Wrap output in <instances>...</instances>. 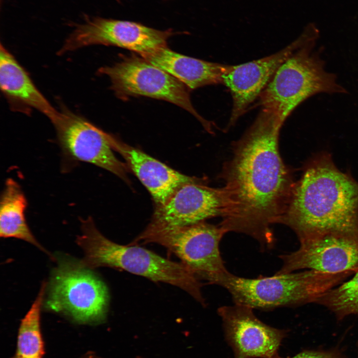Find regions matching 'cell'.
Listing matches in <instances>:
<instances>
[{
    "instance_id": "cell-1",
    "label": "cell",
    "mask_w": 358,
    "mask_h": 358,
    "mask_svg": "<svg viewBox=\"0 0 358 358\" xmlns=\"http://www.w3.org/2000/svg\"><path fill=\"white\" fill-rule=\"evenodd\" d=\"M282 125L262 109L234 144L221 174L225 205L219 225L225 233L251 236L263 249L274 245L271 226L284 213L295 183L279 153Z\"/></svg>"
},
{
    "instance_id": "cell-2",
    "label": "cell",
    "mask_w": 358,
    "mask_h": 358,
    "mask_svg": "<svg viewBox=\"0 0 358 358\" xmlns=\"http://www.w3.org/2000/svg\"><path fill=\"white\" fill-rule=\"evenodd\" d=\"M279 224L299 241L331 232L358 231V182L335 165L330 154L315 156L294 183Z\"/></svg>"
},
{
    "instance_id": "cell-3",
    "label": "cell",
    "mask_w": 358,
    "mask_h": 358,
    "mask_svg": "<svg viewBox=\"0 0 358 358\" xmlns=\"http://www.w3.org/2000/svg\"><path fill=\"white\" fill-rule=\"evenodd\" d=\"M77 243L83 249L82 262L90 268L106 267L144 276L154 282L177 286L202 305L205 301L202 284L182 264L164 258L137 245H122L110 241L97 229L91 217L81 219Z\"/></svg>"
},
{
    "instance_id": "cell-4",
    "label": "cell",
    "mask_w": 358,
    "mask_h": 358,
    "mask_svg": "<svg viewBox=\"0 0 358 358\" xmlns=\"http://www.w3.org/2000/svg\"><path fill=\"white\" fill-rule=\"evenodd\" d=\"M303 34L301 44L279 67L258 99L262 109L272 113L282 124L309 97L320 92H347L312 52L318 37L316 28L310 25Z\"/></svg>"
},
{
    "instance_id": "cell-5",
    "label": "cell",
    "mask_w": 358,
    "mask_h": 358,
    "mask_svg": "<svg viewBox=\"0 0 358 358\" xmlns=\"http://www.w3.org/2000/svg\"><path fill=\"white\" fill-rule=\"evenodd\" d=\"M354 273L304 270L252 278L238 276L228 271L216 284L228 290L234 303L253 309L269 310L314 303Z\"/></svg>"
},
{
    "instance_id": "cell-6",
    "label": "cell",
    "mask_w": 358,
    "mask_h": 358,
    "mask_svg": "<svg viewBox=\"0 0 358 358\" xmlns=\"http://www.w3.org/2000/svg\"><path fill=\"white\" fill-rule=\"evenodd\" d=\"M226 233L218 225L205 221L185 226H163L150 223L130 245L156 243L178 257L196 278L215 284L227 273L220 242Z\"/></svg>"
},
{
    "instance_id": "cell-7",
    "label": "cell",
    "mask_w": 358,
    "mask_h": 358,
    "mask_svg": "<svg viewBox=\"0 0 358 358\" xmlns=\"http://www.w3.org/2000/svg\"><path fill=\"white\" fill-rule=\"evenodd\" d=\"M82 262L59 260L48 286L45 306L82 323L105 319L109 302L107 288Z\"/></svg>"
},
{
    "instance_id": "cell-8",
    "label": "cell",
    "mask_w": 358,
    "mask_h": 358,
    "mask_svg": "<svg viewBox=\"0 0 358 358\" xmlns=\"http://www.w3.org/2000/svg\"><path fill=\"white\" fill-rule=\"evenodd\" d=\"M98 73L109 78L111 89L119 98L144 96L169 101L190 112L212 132V124L194 109L186 86L141 56H124L113 65L100 68Z\"/></svg>"
},
{
    "instance_id": "cell-9",
    "label": "cell",
    "mask_w": 358,
    "mask_h": 358,
    "mask_svg": "<svg viewBox=\"0 0 358 358\" xmlns=\"http://www.w3.org/2000/svg\"><path fill=\"white\" fill-rule=\"evenodd\" d=\"M175 34L128 20L86 16L83 23L76 24L60 50V53L93 45L114 46L129 50L141 57L167 46Z\"/></svg>"
},
{
    "instance_id": "cell-10",
    "label": "cell",
    "mask_w": 358,
    "mask_h": 358,
    "mask_svg": "<svg viewBox=\"0 0 358 358\" xmlns=\"http://www.w3.org/2000/svg\"><path fill=\"white\" fill-rule=\"evenodd\" d=\"M52 123L64 157L94 165L129 182V169L114 154L110 134L65 108Z\"/></svg>"
},
{
    "instance_id": "cell-11",
    "label": "cell",
    "mask_w": 358,
    "mask_h": 358,
    "mask_svg": "<svg viewBox=\"0 0 358 358\" xmlns=\"http://www.w3.org/2000/svg\"><path fill=\"white\" fill-rule=\"evenodd\" d=\"M299 248L280 255L276 273L313 270L329 273L358 270V231L331 232L299 241Z\"/></svg>"
},
{
    "instance_id": "cell-12",
    "label": "cell",
    "mask_w": 358,
    "mask_h": 358,
    "mask_svg": "<svg viewBox=\"0 0 358 358\" xmlns=\"http://www.w3.org/2000/svg\"><path fill=\"white\" fill-rule=\"evenodd\" d=\"M253 310L236 303L218 308L226 340L235 358H275L287 331L264 323Z\"/></svg>"
},
{
    "instance_id": "cell-13",
    "label": "cell",
    "mask_w": 358,
    "mask_h": 358,
    "mask_svg": "<svg viewBox=\"0 0 358 358\" xmlns=\"http://www.w3.org/2000/svg\"><path fill=\"white\" fill-rule=\"evenodd\" d=\"M224 205L222 187H209L200 179L182 185L164 204L156 206L150 223L178 226L205 222L221 217Z\"/></svg>"
},
{
    "instance_id": "cell-14",
    "label": "cell",
    "mask_w": 358,
    "mask_h": 358,
    "mask_svg": "<svg viewBox=\"0 0 358 358\" xmlns=\"http://www.w3.org/2000/svg\"><path fill=\"white\" fill-rule=\"evenodd\" d=\"M302 34L278 52L261 59L231 65L224 74L223 84L229 90L233 106L228 127L234 125L258 99L283 62L300 46Z\"/></svg>"
},
{
    "instance_id": "cell-15",
    "label": "cell",
    "mask_w": 358,
    "mask_h": 358,
    "mask_svg": "<svg viewBox=\"0 0 358 358\" xmlns=\"http://www.w3.org/2000/svg\"><path fill=\"white\" fill-rule=\"evenodd\" d=\"M114 151L124 159L131 171L147 188L156 206L164 204L182 185L200 180L182 174L135 147L111 135Z\"/></svg>"
},
{
    "instance_id": "cell-16",
    "label": "cell",
    "mask_w": 358,
    "mask_h": 358,
    "mask_svg": "<svg viewBox=\"0 0 358 358\" xmlns=\"http://www.w3.org/2000/svg\"><path fill=\"white\" fill-rule=\"evenodd\" d=\"M0 86L4 95L17 107L32 108L46 115L52 123L57 110L38 90L13 56L0 45Z\"/></svg>"
},
{
    "instance_id": "cell-17",
    "label": "cell",
    "mask_w": 358,
    "mask_h": 358,
    "mask_svg": "<svg viewBox=\"0 0 358 358\" xmlns=\"http://www.w3.org/2000/svg\"><path fill=\"white\" fill-rule=\"evenodd\" d=\"M142 57L166 71L191 90L223 84V76L231 67L182 55L167 46Z\"/></svg>"
},
{
    "instance_id": "cell-18",
    "label": "cell",
    "mask_w": 358,
    "mask_h": 358,
    "mask_svg": "<svg viewBox=\"0 0 358 358\" xmlns=\"http://www.w3.org/2000/svg\"><path fill=\"white\" fill-rule=\"evenodd\" d=\"M27 202L19 184L7 179L1 192L0 202V236L1 238L21 239L48 252L33 236L26 221Z\"/></svg>"
},
{
    "instance_id": "cell-19",
    "label": "cell",
    "mask_w": 358,
    "mask_h": 358,
    "mask_svg": "<svg viewBox=\"0 0 358 358\" xmlns=\"http://www.w3.org/2000/svg\"><path fill=\"white\" fill-rule=\"evenodd\" d=\"M46 284L43 282L35 300L22 319L16 353L12 358H42L43 343L40 330V312Z\"/></svg>"
},
{
    "instance_id": "cell-20",
    "label": "cell",
    "mask_w": 358,
    "mask_h": 358,
    "mask_svg": "<svg viewBox=\"0 0 358 358\" xmlns=\"http://www.w3.org/2000/svg\"><path fill=\"white\" fill-rule=\"evenodd\" d=\"M314 303L327 308L338 320L358 314V270L350 278L322 294Z\"/></svg>"
},
{
    "instance_id": "cell-21",
    "label": "cell",
    "mask_w": 358,
    "mask_h": 358,
    "mask_svg": "<svg viewBox=\"0 0 358 358\" xmlns=\"http://www.w3.org/2000/svg\"><path fill=\"white\" fill-rule=\"evenodd\" d=\"M275 358H283L278 355ZM287 358H347L342 351L336 347L328 350H304Z\"/></svg>"
},
{
    "instance_id": "cell-22",
    "label": "cell",
    "mask_w": 358,
    "mask_h": 358,
    "mask_svg": "<svg viewBox=\"0 0 358 358\" xmlns=\"http://www.w3.org/2000/svg\"><path fill=\"white\" fill-rule=\"evenodd\" d=\"M357 358H358V357H357Z\"/></svg>"
},
{
    "instance_id": "cell-23",
    "label": "cell",
    "mask_w": 358,
    "mask_h": 358,
    "mask_svg": "<svg viewBox=\"0 0 358 358\" xmlns=\"http://www.w3.org/2000/svg\"></svg>"
}]
</instances>
